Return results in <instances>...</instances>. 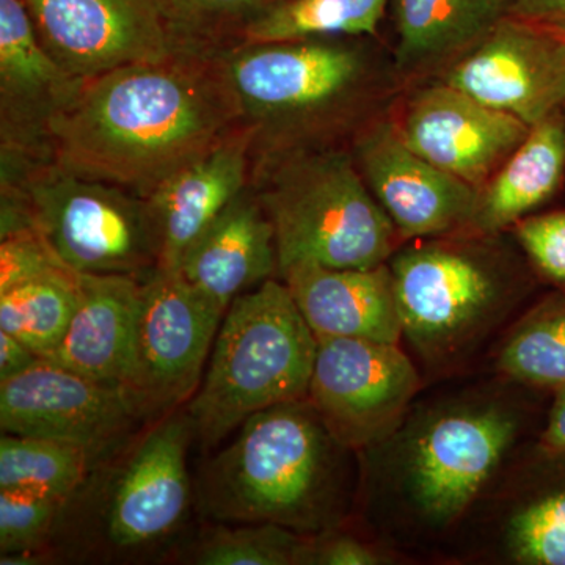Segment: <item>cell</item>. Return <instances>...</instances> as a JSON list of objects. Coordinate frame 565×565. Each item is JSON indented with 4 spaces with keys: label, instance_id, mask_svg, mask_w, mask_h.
<instances>
[{
    "label": "cell",
    "instance_id": "7402d4cb",
    "mask_svg": "<svg viewBox=\"0 0 565 565\" xmlns=\"http://www.w3.org/2000/svg\"><path fill=\"white\" fill-rule=\"evenodd\" d=\"M511 14V0H388L384 33L404 88L438 79Z\"/></svg>",
    "mask_w": 565,
    "mask_h": 565
},
{
    "label": "cell",
    "instance_id": "7c38bea8",
    "mask_svg": "<svg viewBox=\"0 0 565 565\" xmlns=\"http://www.w3.org/2000/svg\"><path fill=\"white\" fill-rule=\"evenodd\" d=\"M36 35L66 73L87 82L189 50L167 0H24Z\"/></svg>",
    "mask_w": 565,
    "mask_h": 565
},
{
    "label": "cell",
    "instance_id": "83f0119b",
    "mask_svg": "<svg viewBox=\"0 0 565 565\" xmlns=\"http://www.w3.org/2000/svg\"><path fill=\"white\" fill-rule=\"evenodd\" d=\"M93 467L95 460L81 446L32 435L0 437V490L46 494L68 503Z\"/></svg>",
    "mask_w": 565,
    "mask_h": 565
},
{
    "label": "cell",
    "instance_id": "3957f363",
    "mask_svg": "<svg viewBox=\"0 0 565 565\" xmlns=\"http://www.w3.org/2000/svg\"><path fill=\"white\" fill-rule=\"evenodd\" d=\"M217 57L252 136L253 167L292 152L351 150L404 90L384 36L243 44Z\"/></svg>",
    "mask_w": 565,
    "mask_h": 565
},
{
    "label": "cell",
    "instance_id": "9c48e42d",
    "mask_svg": "<svg viewBox=\"0 0 565 565\" xmlns=\"http://www.w3.org/2000/svg\"><path fill=\"white\" fill-rule=\"evenodd\" d=\"M0 193L20 196L36 232L70 270L147 278L161 262L150 200L66 172L51 159L0 158Z\"/></svg>",
    "mask_w": 565,
    "mask_h": 565
},
{
    "label": "cell",
    "instance_id": "44dd1931",
    "mask_svg": "<svg viewBox=\"0 0 565 565\" xmlns=\"http://www.w3.org/2000/svg\"><path fill=\"white\" fill-rule=\"evenodd\" d=\"M280 278L316 337L401 344L403 327L388 263L370 269L297 264Z\"/></svg>",
    "mask_w": 565,
    "mask_h": 565
},
{
    "label": "cell",
    "instance_id": "cb8c5ba5",
    "mask_svg": "<svg viewBox=\"0 0 565 565\" xmlns=\"http://www.w3.org/2000/svg\"><path fill=\"white\" fill-rule=\"evenodd\" d=\"M565 192V114L531 126L526 139L479 191L467 232L508 233L515 223L553 207Z\"/></svg>",
    "mask_w": 565,
    "mask_h": 565
},
{
    "label": "cell",
    "instance_id": "f546056e",
    "mask_svg": "<svg viewBox=\"0 0 565 565\" xmlns=\"http://www.w3.org/2000/svg\"><path fill=\"white\" fill-rule=\"evenodd\" d=\"M277 0H167L189 50L218 55L233 50L245 29Z\"/></svg>",
    "mask_w": 565,
    "mask_h": 565
},
{
    "label": "cell",
    "instance_id": "4fadbf2b",
    "mask_svg": "<svg viewBox=\"0 0 565 565\" xmlns=\"http://www.w3.org/2000/svg\"><path fill=\"white\" fill-rule=\"evenodd\" d=\"M148 416L150 412L128 390L99 384L47 360L0 382L3 434L81 446L95 465L118 451Z\"/></svg>",
    "mask_w": 565,
    "mask_h": 565
},
{
    "label": "cell",
    "instance_id": "e575fe53",
    "mask_svg": "<svg viewBox=\"0 0 565 565\" xmlns=\"http://www.w3.org/2000/svg\"><path fill=\"white\" fill-rule=\"evenodd\" d=\"M511 17L565 36V0H511Z\"/></svg>",
    "mask_w": 565,
    "mask_h": 565
},
{
    "label": "cell",
    "instance_id": "8992f818",
    "mask_svg": "<svg viewBox=\"0 0 565 565\" xmlns=\"http://www.w3.org/2000/svg\"><path fill=\"white\" fill-rule=\"evenodd\" d=\"M192 441L185 411L169 412L96 463L63 508L51 552L121 561L169 542L191 511Z\"/></svg>",
    "mask_w": 565,
    "mask_h": 565
},
{
    "label": "cell",
    "instance_id": "4dcf8cb0",
    "mask_svg": "<svg viewBox=\"0 0 565 565\" xmlns=\"http://www.w3.org/2000/svg\"><path fill=\"white\" fill-rule=\"evenodd\" d=\"M65 504L46 494L0 490V556L51 552Z\"/></svg>",
    "mask_w": 565,
    "mask_h": 565
},
{
    "label": "cell",
    "instance_id": "52a82bcc",
    "mask_svg": "<svg viewBox=\"0 0 565 565\" xmlns=\"http://www.w3.org/2000/svg\"><path fill=\"white\" fill-rule=\"evenodd\" d=\"M318 337L281 278L262 282L233 300L202 382L185 404L193 440L211 448L252 415L307 399Z\"/></svg>",
    "mask_w": 565,
    "mask_h": 565
},
{
    "label": "cell",
    "instance_id": "2e32d148",
    "mask_svg": "<svg viewBox=\"0 0 565 565\" xmlns=\"http://www.w3.org/2000/svg\"><path fill=\"white\" fill-rule=\"evenodd\" d=\"M438 79L531 128L565 109V36L509 14Z\"/></svg>",
    "mask_w": 565,
    "mask_h": 565
},
{
    "label": "cell",
    "instance_id": "603a6c76",
    "mask_svg": "<svg viewBox=\"0 0 565 565\" xmlns=\"http://www.w3.org/2000/svg\"><path fill=\"white\" fill-rule=\"evenodd\" d=\"M178 273L225 311L241 294L278 277L274 226L252 184L200 234Z\"/></svg>",
    "mask_w": 565,
    "mask_h": 565
},
{
    "label": "cell",
    "instance_id": "5b68a950",
    "mask_svg": "<svg viewBox=\"0 0 565 565\" xmlns=\"http://www.w3.org/2000/svg\"><path fill=\"white\" fill-rule=\"evenodd\" d=\"M359 484V452L302 399L252 415L206 463L196 494L215 522L273 523L313 537L352 522Z\"/></svg>",
    "mask_w": 565,
    "mask_h": 565
},
{
    "label": "cell",
    "instance_id": "6da1fadb",
    "mask_svg": "<svg viewBox=\"0 0 565 565\" xmlns=\"http://www.w3.org/2000/svg\"><path fill=\"white\" fill-rule=\"evenodd\" d=\"M552 393L482 370L424 386L359 452L352 523L408 565H435L498 479L539 441Z\"/></svg>",
    "mask_w": 565,
    "mask_h": 565
},
{
    "label": "cell",
    "instance_id": "d6a6232c",
    "mask_svg": "<svg viewBox=\"0 0 565 565\" xmlns=\"http://www.w3.org/2000/svg\"><path fill=\"white\" fill-rule=\"evenodd\" d=\"M299 565H408L407 559L349 522L305 539Z\"/></svg>",
    "mask_w": 565,
    "mask_h": 565
},
{
    "label": "cell",
    "instance_id": "d6986e66",
    "mask_svg": "<svg viewBox=\"0 0 565 565\" xmlns=\"http://www.w3.org/2000/svg\"><path fill=\"white\" fill-rule=\"evenodd\" d=\"M143 280L131 275L77 274L76 313L62 343L44 360L134 394Z\"/></svg>",
    "mask_w": 565,
    "mask_h": 565
},
{
    "label": "cell",
    "instance_id": "f1b7e54d",
    "mask_svg": "<svg viewBox=\"0 0 565 565\" xmlns=\"http://www.w3.org/2000/svg\"><path fill=\"white\" fill-rule=\"evenodd\" d=\"M303 535L273 523H221L185 552L195 565H299Z\"/></svg>",
    "mask_w": 565,
    "mask_h": 565
},
{
    "label": "cell",
    "instance_id": "277c9868",
    "mask_svg": "<svg viewBox=\"0 0 565 565\" xmlns=\"http://www.w3.org/2000/svg\"><path fill=\"white\" fill-rule=\"evenodd\" d=\"M403 340L424 384L482 370L548 289L511 233L405 241L388 259Z\"/></svg>",
    "mask_w": 565,
    "mask_h": 565
},
{
    "label": "cell",
    "instance_id": "836d02e7",
    "mask_svg": "<svg viewBox=\"0 0 565 565\" xmlns=\"http://www.w3.org/2000/svg\"><path fill=\"white\" fill-rule=\"evenodd\" d=\"M58 269L68 267L35 228L0 237V292Z\"/></svg>",
    "mask_w": 565,
    "mask_h": 565
},
{
    "label": "cell",
    "instance_id": "1f68e13d",
    "mask_svg": "<svg viewBox=\"0 0 565 565\" xmlns=\"http://www.w3.org/2000/svg\"><path fill=\"white\" fill-rule=\"evenodd\" d=\"M509 233L545 288L565 296V206L530 215Z\"/></svg>",
    "mask_w": 565,
    "mask_h": 565
},
{
    "label": "cell",
    "instance_id": "8fae6325",
    "mask_svg": "<svg viewBox=\"0 0 565 565\" xmlns=\"http://www.w3.org/2000/svg\"><path fill=\"white\" fill-rule=\"evenodd\" d=\"M424 386L403 344L318 338L307 399L338 441L362 452L393 433Z\"/></svg>",
    "mask_w": 565,
    "mask_h": 565
},
{
    "label": "cell",
    "instance_id": "5bb4252c",
    "mask_svg": "<svg viewBox=\"0 0 565 565\" xmlns=\"http://www.w3.org/2000/svg\"><path fill=\"white\" fill-rule=\"evenodd\" d=\"M225 313L180 273L156 269L145 278L134 394L151 416L192 399Z\"/></svg>",
    "mask_w": 565,
    "mask_h": 565
},
{
    "label": "cell",
    "instance_id": "ac0fdd59",
    "mask_svg": "<svg viewBox=\"0 0 565 565\" xmlns=\"http://www.w3.org/2000/svg\"><path fill=\"white\" fill-rule=\"evenodd\" d=\"M81 85L41 43L24 0H0V156L50 159L51 122Z\"/></svg>",
    "mask_w": 565,
    "mask_h": 565
},
{
    "label": "cell",
    "instance_id": "9a60e30c",
    "mask_svg": "<svg viewBox=\"0 0 565 565\" xmlns=\"http://www.w3.org/2000/svg\"><path fill=\"white\" fill-rule=\"evenodd\" d=\"M390 120L412 151L478 192L531 129L440 79L405 87Z\"/></svg>",
    "mask_w": 565,
    "mask_h": 565
},
{
    "label": "cell",
    "instance_id": "ba28073f",
    "mask_svg": "<svg viewBox=\"0 0 565 565\" xmlns=\"http://www.w3.org/2000/svg\"><path fill=\"white\" fill-rule=\"evenodd\" d=\"M250 184L274 226L278 277L297 264L370 269L403 244L345 148L269 159Z\"/></svg>",
    "mask_w": 565,
    "mask_h": 565
},
{
    "label": "cell",
    "instance_id": "8d00e7d4",
    "mask_svg": "<svg viewBox=\"0 0 565 565\" xmlns=\"http://www.w3.org/2000/svg\"><path fill=\"white\" fill-rule=\"evenodd\" d=\"M539 445L555 451H565V386L552 393Z\"/></svg>",
    "mask_w": 565,
    "mask_h": 565
},
{
    "label": "cell",
    "instance_id": "e0dca14e",
    "mask_svg": "<svg viewBox=\"0 0 565 565\" xmlns=\"http://www.w3.org/2000/svg\"><path fill=\"white\" fill-rule=\"evenodd\" d=\"M356 169L403 243L467 232L479 192L412 151L388 117L351 147Z\"/></svg>",
    "mask_w": 565,
    "mask_h": 565
},
{
    "label": "cell",
    "instance_id": "4316f807",
    "mask_svg": "<svg viewBox=\"0 0 565 565\" xmlns=\"http://www.w3.org/2000/svg\"><path fill=\"white\" fill-rule=\"evenodd\" d=\"M79 303L77 274L58 269L0 292V330L47 359L62 343Z\"/></svg>",
    "mask_w": 565,
    "mask_h": 565
},
{
    "label": "cell",
    "instance_id": "ffe728a7",
    "mask_svg": "<svg viewBox=\"0 0 565 565\" xmlns=\"http://www.w3.org/2000/svg\"><path fill=\"white\" fill-rule=\"evenodd\" d=\"M252 170V136L241 125L148 196L161 233L158 269L178 273L200 234L250 185Z\"/></svg>",
    "mask_w": 565,
    "mask_h": 565
},
{
    "label": "cell",
    "instance_id": "74e56055",
    "mask_svg": "<svg viewBox=\"0 0 565 565\" xmlns=\"http://www.w3.org/2000/svg\"><path fill=\"white\" fill-rule=\"evenodd\" d=\"M564 114H565V109H564Z\"/></svg>",
    "mask_w": 565,
    "mask_h": 565
},
{
    "label": "cell",
    "instance_id": "484cf974",
    "mask_svg": "<svg viewBox=\"0 0 565 565\" xmlns=\"http://www.w3.org/2000/svg\"><path fill=\"white\" fill-rule=\"evenodd\" d=\"M388 0H277L237 46L332 36H384Z\"/></svg>",
    "mask_w": 565,
    "mask_h": 565
},
{
    "label": "cell",
    "instance_id": "7a4b0ae2",
    "mask_svg": "<svg viewBox=\"0 0 565 565\" xmlns=\"http://www.w3.org/2000/svg\"><path fill=\"white\" fill-rule=\"evenodd\" d=\"M239 126L217 55L181 52L82 82L51 122L50 159L148 199Z\"/></svg>",
    "mask_w": 565,
    "mask_h": 565
},
{
    "label": "cell",
    "instance_id": "30bf717a",
    "mask_svg": "<svg viewBox=\"0 0 565 565\" xmlns=\"http://www.w3.org/2000/svg\"><path fill=\"white\" fill-rule=\"evenodd\" d=\"M435 565H565V451L523 449Z\"/></svg>",
    "mask_w": 565,
    "mask_h": 565
},
{
    "label": "cell",
    "instance_id": "d4e9b609",
    "mask_svg": "<svg viewBox=\"0 0 565 565\" xmlns=\"http://www.w3.org/2000/svg\"><path fill=\"white\" fill-rule=\"evenodd\" d=\"M486 370L544 392L565 386V296L545 291L490 353Z\"/></svg>",
    "mask_w": 565,
    "mask_h": 565
},
{
    "label": "cell",
    "instance_id": "d590c367",
    "mask_svg": "<svg viewBox=\"0 0 565 565\" xmlns=\"http://www.w3.org/2000/svg\"><path fill=\"white\" fill-rule=\"evenodd\" d=\"M41 360L29 345L0 330V382L24 374Z\"/></svg>",
    "mask_w": 565,
    "mask_h": 565
}]
</instances>
